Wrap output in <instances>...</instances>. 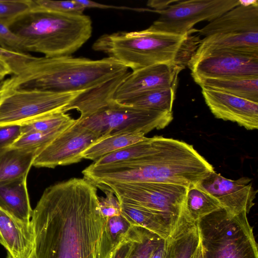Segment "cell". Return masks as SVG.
I'll return each instance as SVG.
<instances>
[{"label": "cell", "instance_id": "cell-1", "mask_svg": "<svg viewBox=\"0 0 258 258\" xmlns=\"http://www.w3.org/2000/svg\"><path fill=\"white\" fill-rule=\"evenodd\" d=\"M97 187L72 178L43 191L31 221L36 258H111L116 247L100 210Z\"/></svg>", "mask_w": 258, "mask_h": 258}, {"label": "cell", "instance_id": "cell-2", "mask_svg": "<svg viewBox=\"0 0 258 258\" xmlns=\"http://www.w3.org/2000/svg\"><path fill=\"white\" fill-rule=\"evenodd\" d=\"M11 72L9 88L57 92L88 91L128 71L112 57H37L10 49L1 56Z\"/></svg>", "mask_w": 258, "mask_h": 258}, {"label": "cell", "instance_id": "cell-3", "mask_svg": "<svg viewBox=\"0 0 258 258\" xmlns=\"http://www.w3.org/2000/svg\"><path fill=\"white\" fill-rule=\"evenodd\" d=\"M214 171L213 166L191 145L157 136L155 149L149 155L101 165L92 163L82 174L98 187L133 182H163L188 187Z\"/></svg>", "mask_w": 258, "mask_h": 258}, {"label": "cell", "instance_id": "cell-4", "mask_svg": "<svg viewBox=\"0 0 258 258\" xmlns=\"http://www.w3.org/2000/svg\"><path fill=\"white\" fill-rule=\"evenodd\" d=\"M193 29L184 35L146 29L105 34L93 43L95 51L103 52L135 71L158 63L182 69L197 51L201 39Z\"/></svg>", "mask_w": 258, "mask_h": 258}, {"label": "cell", "instance_id": "cell-5", "mask_svg": "<svg viewBox=\"0 0 258 258\" xmlns=\"http://www.w3.org/2000/svg\"><path fill=\"white\" fill-rule=\"evenodd\" d=\"M10 28L24 41L26 52L46 57L70 56L91 37L89 16L31 10Z\"/></svg>", "mask_w": 258, "mask_h": 258}, {"label": "cell", "instance_id": "cell-6", "mask_svg": "<svg viewBox=\"0 0 258 258\" xmlns=\"http://www.w3.org/2000/svg\"><path fill=\"white\" fill-rule=\"evenodd\" d=\"M240 2L238 6L198 30V34L204 37L192 60L218 50L258 53V1Z\"/></svg>", "mask_w": 258, "mask_h": 258}, {"label": "cell", "instance_id": "cell-7", "mask_svg": "<svg viewBox=\"0 0 258 258\" xmlns=\"http://www.w3.org/2000/svg\"><path fill=\"white\" fill-rule=\"evenodd\" d=\"M247 214L231 215L221 209L197 221L204 258H258Z\"/></svg>", "mask_w": 258, "mask_h": 258}, {"label": "cell", "instance_id": "cell-8", "mask_svg": "<svg viewBox=\"0 0 258 258\" xmlns=\"http://www.w3.org/2000/svg\"><path fill=\"white\" fill-rule=\"evenodd\" d=\"M187 187L169 183L133 182L108 184L99 188L112 191L120 202L160 216L173 231L182 216Z\"/></svg>", "mask_w": 258, "mask_h": 258}, {"label": "cell", "instance_id": "cell-9", "mask_svg": "<svg viewBox=\"0 0 258 258\" xmlns=\"http://www.w3.org/2000/svg\"><path fill=\"white\" fill-rule=\"evenodd\" d=\"M172 112L138 108L119 104H109L78 122L100 137L121 132L146 134L167 126L173 119Z\"/></svg>", "mask_w": 258, "mask_h": 258}, {"label": "cell", "instance_id": "cell-10", "mask_svg": "<svg viewBox=\"0 0 258 258\" xmlns=\"http://www.w3.org/2000/svg\"><path fill=\"white\" fill-rule=\"evenodd\" d=\"M85 91L57 92L9 87L0 100V125L21 124L45 114L62 111Z\"/></svg>", "mask_w": 258, "mask_h": 258}, {"label": "cell", "instance_id": "cell-11", "mask_svg": "<svg viewBox=\"0 0 258 258\" xmlns=\"http://www.w3.org/2000/svg\"><path fill=\"white\" fill-rule=\"evenodd\" d=\"M240 4V0L176 1L161 10L149 9V12L160 16L148 28L184 35L193 29L197 23L204 21L211 22Z\"/></svg>", "mask_w": 258, "mask_h": 258}, {"label": "cell", "instance_id": "cell-12", "mask_svg": "<svg viewBox=\"0 0 258 258\" xmlns=\"http://www.w3.org/2000/svg\"><path fill=\"white\" fill-rule=\"evenodd\" d=\"M188 67L194 81L202 78H258V53L215 50L189 62Z\"/></svg>", "mask_w": 258, "mask_h": 258}, {"label": "cell", "instance_id": "cell-13", "mask_svg": "<svg viewBox=\"0 0 258 258\" xmlns=\"http://www.w3.org/2000/svg\"><path fill=\"white\" fill-rule=\"evenodd\" d=\"M100 137L78 121L40 149L33 162L36 167L54 168L80 162L83 153Z\"/></svg>", "mask_w": 258, "mask_h": 258}, {"label": "cell", "instance_id": "cell-14", "mask_svg": "<svg viewBox=\"0 0 258 258\" xmlns=\"http://www.w3.org/2000/svg\"><path fill=\"white\" fill-rule=\"evenodd\" d=\"M196 185L211 195L228 214H248L254 205L257 190L252 186L251 179L242 177L237 180L224 177L215 171Z\"/></svg>", "mask_w": 258, "mask_h": 258}, {"label": "cell", "instance_id": "cell-15", "mask_svg": "<svg viewBox=\"0 0 258 258\" xmlns=\"http://www.w3.org/2000/svg\"><path fill=\"white\" fill-rule=\"evenodd\" d=\"M183 69L169 63H158L132 71L115 91L112 100L119 102L140 93L161 88H175Z\"/></svg>", "mask_w": 258, "mask_h": 258}, {"label": "cell", "instance_id": "cell-16", "mask_svg": "<svg viewBox=\"0 0 258 258\" xmlns=\"http://www.w3.org/2000/svg\"><path fill=\"white\" fill-rule=\"evenodd\" d=\"M205 101L215 117L231 121L248 130L258 128V102L206 87H201Z\"/></svg>", "mask_w": 258, "mask_h": 258}, {"label": "cell", "instance_id": "cell-17", "mask_svg": "<svg viewBox=\"0 0 258 258\" xmlns=\"http://www.w3.org/2000/svg\"><path fill=\"white\" fill-rule=\"evenodd\" d=\"M0 244L9 258H32L35 238L31 221H21L0 208Z\"/></svg>", "mask_w": 258, "mask_h": 258}, {"label": "cell", "instance_id": "cell-18", "mask_svg": "<svg viewBox=\"0 0 258 258\" xmlns=\"http://www.w3.org/2000/svg\"><path fill=\"white\" fill-rule=\"evenodd\" d=\"M27 177L0 182V208L16 218L30 222L33 213Z\"/></svg>", "mask_w": 258, "mask_h": 258}, {"label": "cell", "instance_id": "cell-19", "mask_svg": "<svg viewBox=\"0 0 258 258\" xmlns=\"http://www.w3.org/2000/svg\"><path fill=\"white\" fill-rule=\"evenodd\" d=\"M130 73L128 71L99 87L83 92L65 107L62 111L66 113L77 110L80 113L78 118L80 119L93 114L109 104L116 89Z\"/></svg>", "mask_w": 258, "mask_h": 258}, {"label": "cell", "instance_id": "cell-20", "mask_svg": "<svg viewBox=\"0 0 258 258\" xmlns=\"http://www.w3.org/2000/svg\"><path fill=\"white\" fill-rule=\"evenodd\" d=\"M200 238L197 222L182 214L170 236L166 239L165 258H190Z\"/></svg>", "mask_w": 258, "mask_h": 258}, {"label": "cell", "instance_id": "cell-21", "mask_svg": "<svg viewBox=\"0 0 258 258\" xmlns=\"http://www.w3.org/2000/svg\"><path fill=\"white\" fill-rule=\"evenodd\" d=\"M37 149L10 147L0 151V182L27 176Z\"/></svg>", "mask_w": 258, "mask_h": 258}, {"label": "cell", "instance_id": "cell-22", "mask_svg": "<svg viewBox=\"0 0 258 258\" xmlns=\"http://www.w3.org/2000/svg\"><path fill=\"white\" fill-rule=\"evenodd\" d=\"M195 82L201 87L220 90L258 102V78H202Z\"/></svg>", "mask_w": 258, "mask_h": 258}, {"label": "cell", "instance_id": "cell-23", "mask_svg": "<svg viewBox=\"0 0 258 258\" xmlns=\"http://www.w3.org/2000/svg\"><path fill=\"white\" fill-rule=\"evenodd\" d=\"M141 132H121L100 137L82 154L83 159L97 160L107 154L143 141L147 138Z\"/></svg>", "mask_w": 258, "mask_h": 258}, {"label": "cell", "instance_id": "cell-24", "mask_svg": "<svg viewBox=\"0 0 258 258\" xmlns=\"http://www.w3.org/2000/svg\"><path fill=\"white\" fill-rule=\"evenodd\" d=\"M120 204L121 214L132 226L142 227L164 239L171 234L172 228L162 218L138 206L123 202Z\"/></svg>", "mask_w": 258, "mask_h": 258}, {"label": "cell", "instance_id": "cell-25", "mask_svg": "<svg viewBox=\"0 0 258 258\" xmlns=\"http://www.w3.org/2000/svg\"><path fill=\"white\" fill-rule=\"evenodd\" d=\"M222 209L219 202L196 184L189 186L185 196L182 213L191 220L201 218Z\"/></svg>", "mask_w": 258, "mask_h": 258}, {"label": "cell", "instance_id": "cell-26", "mask_svg": "<svg viewBox=\"0 0 258 258\" xmlns=\"http://www.w3.org/2000/svg\"><path fill=\"white\" fill-rule=\"evenodd\" d=\"M176 89L171 87L149 90L117 103L144 109L172 112Z\"/></svg>", "mask_w": 258, "mask_h": 258}, {"label": "cell", "instance_id": "cell-27", "mask_svg": "<svg viewBox=\"0 0 258 258\" xmlns=\"http://www.w3.org/2000/svg\"><path fill=\"white\" fill-rule=\"evenodd\" d=\"M157 139V136L147 138L143 141L102 157L92 164L94 165H101L144 157L153 152Z\"/></svg>", "mask_w": 258, "mask_h": 258}, {"label": "cell", "instance_id": "cell-28", "mask_svg": "<svg viewBox=\"0 0 258 258\" xmlns=\"http://www.w3.org/2000/svg\"><path fill=\"white\" fill-rule=\"evenodd\" d=\"M76 121L77 119L73 118L69 114L62 110L54 111L37 116L21 123L22 134L50 132L74 123Z\"/></svg>", "mask_w": 258, "mask_h": 258}, {"label": "cell", "instance_id": "cell-29", "mask_svg": "<svg viewBox=\"0 0 258 258\" xmlns=\"http://www.w3.org/2000/svg\"><path fill=\"white\" fill-rule=\"evenodd\" d=\"M32 8V0H0V22L10 27Z\"/></svg>", "mask_w": 258, "mask_h": 258}, {"label": "cell", "instance_id": "cell-30", "mask_svg": "<svg viewBox=\"0 0 258 258\" xmlns=\"http://www.w3.org/2000/svg\"><path fill=\"white\" fill-rule=\"evenodd\" d=\"M75 123L50 132H36L22 134L11 147L27 149H37L39 151Z\"/></svg>", "mask_w": 258, "mask_h": 258}, {"label": "cell", "instance_id": "cell-31", "mask_svg": "<svg viewBox=\"0 0 258 258\" xmlns=\"http://www.w3.org/2000/svg\"><path fill=\"white\" fill-rule=\"evenodd\" d=\"M162 239L158 235L140 227L135 246L127 258H150Z\"/></svg>", "mask_w": 258, "mask_h": 258}, {"label": "cell", "instance_id": "cell-32", "mask_svg": "<svg viewBox=\"0 0 258 258\" xmlns=\"http://www.w3.org/2000/svg\"><path fill=\"white\" fill-rule=\"evenodd\" d=\"M86 9L77 0L56 1L32 0L31 10H45L71 14H83Z\"/></svg>", "mask_w": 258, "mask_h": 258}, {"label": "cell", "instance_id": "cell-33", "mask_svg": "<svg viewBox=\"0 0 258 258\" xmlns=\"http://www.w3.org/2000/svg\"><path fill=\"white\" fill-rule=\"evenodd\" d=\"M106 224L108 232L115 247L125 238L132 227L121 214L107 218Z\"/></svg>", "mask_w": 258, "mask_h": 258}, {"label": "cell", "instance_id": "cell-34", "mask_svg": "<svg viewBox=\"0 0 258 258\" xmlns=\"http://www.w3.org/2000/svg\"><path fill=\"white\" fill-rule=\"evenodd\" d=\"M0 47L18 52H26L23 40L10 27L0 22Z\"/></svg>", "mask_w": 258, "mask_h": 258}, {"label": "cell", "instance_id": "cell-35", "mask_svg": "<svg viewBox=\"0 0 258 258\" xmlns=\"http://www.w3.org/2000/svg\"><path fill=\"white\" fill-rule=\"evenodd\" d=\"M105 197H98L99 206L105 218L121 214V204L115 194L110 190H104Z\"/></svg>", "mask_w": 258, "mask_h": 258}, {"label": "cell", "instance_id": "cell-36", "mask_svg": "<svg viewBox=\"0 0 258 258\" xmlns=\"http://www.w3.org/2000/svg\"><path fill=\"white\" fill-rule=\"evenodd\" d=\"M140 227L132 226L125 238L115 248L111 258H127L139 235Z\"/></svg>", "mask_w": 258, "mask_h": 258}, {"label": "cell", "instance_id": "cell-37", "mask_svg": "<svg viewBox=\"0 0 258 258\" xmlns=\"http://www.w3.org/2000/svg\"><path fill=\"white\" fill-rule=\"evenodd\" d=\"M22 134L21 124L0 125V151L11 147Z\"/></svg>", "mask_w": 258, "mask_h": 258}, {"label": "cell", "instance_id": "cell-38", "mask_svg": "<svg viewBox=\"0 0 258 258\" xmlns=\"http://www.w3.org/2000/svg\"><path fill=\"white\" fill-rule=\"evenodd\" d=\"M77 2L82 5L85 9L98 8L103 9H117L122 10H132L137 12H145V8H132L124 6H115L98 3L89 0H77Z\"/></svg>", "mask_w": 258, "mask_h": 258}, {"label": "cell", "instance_id": "cell-39", "mask_svg": "<svg viewBox=\"0 0 258 258\" xmlns=\"http://www.w3.org/2000/svg\"><path fill=\"white\" fill-rule=\"evenodd\" d=\"M167 250V240L162 239L158 246L150 258H165Z\"/></svg>", "mask_w": 258, "mask_h": 258}, {"label": "cell", "instance_id": "cell-40", "mask_svg": "<svg viewBox=\"0 0 258 258\" xmlns=\"http://www.w3.org/2000/svg\"><path fill=\"white\" fill-rule=\"evenodd\" d=\"M8 75H11L10 69L3 60L0 59V81Z\"/></svg>", "mask_w": 258, "mask_h": 258}, {"label": "cell", "instance_id": "cell-41", "mask_svg": "<svg viewBox=\"0 0 258 258\" xmlns=\"http://www.w3.org/2000/svg\"><path fill=\"white\" fill-rule=\"evenodd\" d=\"M190 258H204L201 237L199 244Z\"/></svg>", "mask_w": 258, "mask_h": 258}, {"label": "cell", "instance_id": "cell-42", "mask_svg": "<svg viewBox=\"0 0 258 258\" xmlns=\"http://www.w3.org/2000/svg\"><path fill=\"white\" fill-rule=\"evenodd\" d=\"M9 78L4 79L2 82L1 86H0V100L3 97L6 91L9 88Z\"/></svg>", "mask_w": 258, "mask_h": 258}, {"label": "cell", "instance_id": "cell-43", "mask_svg": "<svg viewBox=\"0 0 258 258\" xmlns=\"http://www.w3.org/2000/svg\"><path fill=\"white\" fill-rule=\"evenodd\" d=\"M32 258H36V257H35V254H34V255H33V256L32 257Z\"/></svg>", "mask_w": 258, "mask_h": 258}, {"label": "cell", "instance_id": "cell-44", "mask_svg": "<svg viewBox=\"0 0 258 258\" xmlns=\"http://www.w3.org/2000/svg\"><path fill=\"white\" fill-rule=\"evenodd\" d=\"M2 81H0V86H1Z\"/></svg>", "mask_w": 258, "mask_h": 258}]
</instances>
